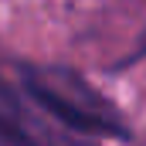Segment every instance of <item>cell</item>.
<instances>
[{"label":"cell","mask_w":146,"mask_h":146,"mask_svg":"<svg viewBox=\"0 0 146 146\" xmlns=\"http://www.w3.org/2000/svg\"><path fill=\"white\" fill-rule=\"evenodd\" d=\"M0 139H3V143H10V146H31V139H27L14 122H7L3 115H0Z\"/></svg>","instance_id":"2"},{"label":"cell","mask_w":146,"mask_h":146,"mask_svg":"<svg viewBox=\"0 0 146 146\" xmlns=\"http://www.w3.org/2000/svg\"><path fill=\"white\" fill-rule=\"evenodd\" d=\"M24 88H27V95L34 99L41 109L51 112V115H54L61 126H68L72 133H85V136H126L119 122H112L106 115H99V112L85 109V106H75L72 99L58 95L51 85H44V82H37V78H24Z\"/></svg>","instance_id":"1"}]
</instances>
